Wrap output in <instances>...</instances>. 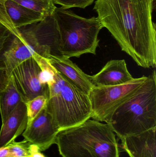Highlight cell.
<instances>
[{
    "label": "cell",
    "instance_id": "obj_24",
    "mask_svg": "<svg viewBox=\"0 0 156 157\" xmlns=\"http://www.w3.org/2000/svg\"><path fill=\"white\" fill-rule=\"evenodd\" d=\"M30 157H47L44 154L39 151V149H37L33 151Z\"/></svg>",
    "mask_w": 156,
    "mask_h": 157
},
{
    "label": "cell",
    "instance_id": "obj_1",
    "mask_svg": "<svg viewBox=\"0 0 156 157\" xmlns=\"http://www.w3.org/2000/svg\"><path fill=\"white\" fill-rule=\"evenodd\" d=\"M155 0H96L94 9L103 28L122 50L144 68L155 67Z\"/></svg>",
    "mask_w": 156,
    "mask_h": 157
},
{
    "label": "cell",
    "instance_id": "obj_22",
    "mask_svg": "<svg viewBox=\"0 0 156 157\" xmlns=\"http://www.w3.org/2000/svg\"><path fill=\"white\" fill-rule=\"evenodd\" d=\"M12 36L11 32L3 26L0 25V52L4 47L5 45Z\"/></svg>",
    "mask_w": 156,
    "mask_h": 157
},
{
    "label": "cell",
    "instance_id": "obj_11",
    "mask_svg": "<svg viewBox=\"0 0 156 157\" xmlns=\"http://www.w3.org/2000/svg\"><path fill=\"white\" fill-rule=\"evenodd\" d=\"M94 86L121 85L133 79L128 71L124 59L109 61L99 72L90 76Z\"/></svg>",
    "mask_w": 156,
    "mask_h": 157
},
{
    "label": "cell",
    "instance_id": "obj_8",
    "mask_svg": "<svg viewBox=\"0 0 156 157\" xmlns=\"http://www.w3.org/2000/svg\"><path fill=\"white\" fill-rule=\"evenodd\" d=\"M41 73L34 57L24 61L12 71L11 76L25 103L40 95L49 97L48 86L42 82Z\"/></svg>",
    "mask_w": 156,
    "mask_h": 157
},
{
    "label": "cell",
    "instance_id": "obj_15",
    "mask_svg": "<svg viewBox=\"0 0 156 157\" xmlns=\"http://www.w3.org/2000/svg\"><path fill=\"white\" fill-rule=\"evenodd\" d=\"M22 101H23V99L11 75L8 85L0 92V113L2 123L6 120L10 113Z\"/></svg>",
    "mask_w": 156,
    "mask_h": 157
},
{
    "label": "cell",
    "instance_id": "obj_5",
    "mask_svg": "<svg viewBox=\"0 0 156 157\" xmlns=\"http://www.w3.org/2000/svg\"><path fill=\"white\" fill-rule=\"evenodd\" d=\"M47 85L49 94L45 108L60 131L78 126L91 118L89 95L57 71Z\"/></svg>",
    "mask_w": 156,
    "mask_h": 157
},
{
    "label": "cell",
    "instance_id": "obj_2",
    "mask_svg": "<svg viewBox=\"0 0 156 157\" xmlns=\"http://www.w3.org/2000/svg\"><path fill=\"white\" fill-rule=\"evenodd\" d=\"M105 122L120 139L156 127L155 71L113 112Z\"/></svg>",
    "mask_w": 156,
    "mask_h": 157
},
{
    "label": "cell",
    "instance_id": "obj_10",
    "mask_svg": "<svg viewBox=\"0 0 156 157\" xmlns=\"http://www.w3.org/2000/svg\"><path fill=\"white\" fill-rule=\"evenodd\" d=\"M56 71L71 83L89 95L94 86L90 78L77 64L70 59L59 55H49L48 59Z\"/></svg>",
    "mask_w": 156,
    "mask_h": 157
},
{
    "label": "cell",
    "instance_id": "obj_25",
    "mask_svg": "<svg viewBox=\"0 0 156 157\" xmlns=\"http://www.w3.org/2000/svg\"><path fill=\"white\" fill-rule=\"evenodd\" d=\"M0 25H1V24H0Z\"/></svg>",
    "mask_w": 156,
    "mask_h": 157
},
{
    "label": "cell",
    "instance_id": "obj_3",
    "mask_svg": "<svg viewBox=\"0 0 156 157\" xmlns=\"http://www.w3.org/2000/svg\"><path fill=\"white\" fill-rule=\"evenodd\" d=\"M55 144L62 157H120L115 134L111 127L90 119L60 131Z\"/></svg>",
    "mask_w": 156,
    "mask_h": 157
},
{
    "label": "cell",
    "instance_id": "obj_4",
    "mask_svg": "<svg viewBox=\"0 0 156 157\" xmlns=\"http://www.w3.org/2000/svg\"><path fill=\"white\" fill-rule=\"evenodd\" d=\"M18 29L20 36L12 35L10 45L3 54L4 66L10 76L17 65L35 54L47 59L50 55L60 56L59 32L52 15Z\"/></svg>",
    "mask_w": 156,
    "mask_h": 157
},
{
    "label": "cell",
    "instance_id": "obj_20",
    "mask_svg": "<svg viewBox=\"0 0 156 157\" xmlns=\"http://www.w3.org/2000/svg\"><path fill=\"white\" fill-rule=\"evenodd\" d=\"M94 0H53L55 4L61 6L64 9L71 8H85L92 4Z\"/></svg>",
    "mask_w": 156,
    "mask_h": 157
},
{
    "label": "cell",
    "instance_id": "obj_16",
    "mask_svg": "<svg viewBox=\"0 0 156 157\" xmlns=\"http://www.w3.org/2000/svg\"><path fill=\"white\" fill-rule=\"evenodd\" d=\"M45 17L51 15L56 6L53 0H11Z\"/></svg>",
    "mask_w": 156,
    "mask_h": 157
},
{
    "label": "cell",
    "instance_id": "obj_23",
    "mask_svg": "<svg viewBox=\"0 0 156 157\" xmlns=\"http://www.w3.org/2000/svg\"><path fill=\"white\" fill-rule=\"evenodd\" d=\"M0 157H11L10 150L7 146L0 148Z\"/></svg>",
    "mask_w": 156,
    "mask_h": 157
},
{
    "label": "cell",
    "instance_id": "obj_19",
    "mask_svg": "<svg viewBox=\"0 0 156 157\" xmlns=\"http://www.w3.org/2000/svg\"><path fill=\"white\" fill-rule=\"evenodd\" d=\"M5 0H0V24L6 28L12 35L19 37V30L15 27L8 16L5 6Z\"/></svg>",
    "mask_w": 156,
    "mask_h": 157
},
{
    "label": "cell",
    "instance_id": "obj_14",
    "mask_svg": "<svg viewBox=\"0 0 156 157\" xmlns=\"http://www.w3.org/2000/svg\"><path fill=\"white\" fill-rule=\"evenodd\" d=\"M4 5L9 17L17 29L38 23L45 17L39 13L11 0H5Z\"/></svg>",
    "mask_w": 156,
    "mask_h": 157
},
{
    "label": "cell",
    "instance_id": "obj_17",
    "mask_svg": "<svg viewBox=\"0 0 156 157\" xmlns=\"http://www.w3.org/2000/svg\"><path fill=\"white\" fill-rule=\"evenodd\" d=\"M7 146L10 150L11 157H30L33 151L38 149L36 146L24 140L19 142L14 141Z\"/></svg>",
    "mask_w": 156,
    "mask_h": 157
},
{
    "label": "cell",
    "instance_id": "obj_21",
    "mask_svg": "<svg viewBox=\"0 0 156 157\" xmlns=\"http://www.w3.org/2000/svg\"><path fill=\"white\" fill-rule=\"evenodd\" d=\"M5 67L0 66V92L5 89L9 83L10 78Z\"/></svg>",
    "mask_w": 156,
    "mask_h": 157
},
{
    "label": "cell",
    "instance_id": "obj_9",
    "mask_svg": "<svg viewBox=\"0 0 156 157\" xmlns=\"http://www.w3.org/2000/svg\"><path fill=\"white\" fill-rule=\"evenodd\" d=\"M60 132L58 126L45 107L27 124L22 135L25 141L35 146L41 152L55 144Z\"/></svg>",
    "mask_w": 156,
    "mask_h": 157
},
{
    "label": "cell",
    "instance_id": "obj_7",
    "mask_svg": "<svg viewBox=\"0 0 156 157\" xmlns=\"http://www.w3.org/2000/svg\"><path fill=\"white\" fill-rule=\"evenodd\" d=\"M147 76L134 78L121 85L93 86L89 94L91 105V118L106 122L113 112L132 96L146 80Z\"/></svg>",
    "mask_w": 156,
    "mask_h": 157
},
{
    "label": "cell",
    "instance_id": "obj_12",
    "mask_svg": "<svg viewBox=\"0 0 156 157\" xmlns=\"http://www.w3.org/2000/svg\"><path fill=\"white\" fill-rule=\"evenodd\" d=\"M28 124L26 103L22 101L10 113L0 130V148L7 146L23 134Z\"/></svg>",
    "mask_w": 156,
    "mask_h": 157
},
{
    "label": "cell",
    "instance_id": "obj_6",
    "mask_svg": "<svg viewBox=\"0 0 156 157\" xmlns=\"http://www.w3.org/2000/svg\"><path fill=\"white\" fill-rule=\"evenodd\" d=\"M52 15L59 32L60 56L70 59L87 53L96 54L100 42L98 36L103 28L98 17L85 18L57 7Z\"/></svg>",
    "mask_w": 156,
    "mask_h": 157
},
{
    "label": "cell",
    "instance_id": "obj_18",
    "mask_svg": "<svg viewBox=\"0 0 156 157\" xmlns=\"http://www.w3.org/2000/svg\"><path fill=\"white\" fill-rule=\"evenodd\" d=\"M48 98V96L40 95L26 103L28 117V124L45 107Z\"/></svg>",
    "mask_w": 156,
    "mask_h": 157
},
{
    "label": "cell",
    "instance_id": "obj_13",
    "mask_svg": "<svg viewBox=\"0 0 156 157\" xmlns=\"http://www.w3.org/2000/svg\"><path fill=\"white\" fill-rule=\"evenodd\" d=\"M156 127L122 138V147L130 157H156Z\"/></svg>",
    "mask_w": 156,
    "mask_h": 157
}]
</instances>
